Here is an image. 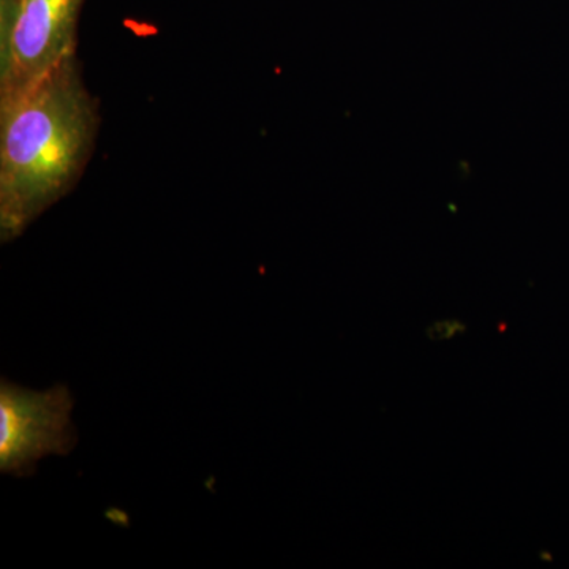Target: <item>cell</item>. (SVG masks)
Here are the masks:
<instances>
[{
  "mask_svg": "<svg viewBox=\"0 0 569 569\" xmlns=\"http://www.w3.org/2000/svg\"><path fill=\"white\" fill-rule=\"evenodd\" d=\"M99 100L78 56L0 97V241L9 244L80 182L99 137Z\"/></svg>",
  "mask_w": 569,
  "mask_h": 569,
  "instance_id": "obj_1",
  "label": "cell"
},
{
  "mask_svg": "<svg viewBox=\"0 0 569 569\" xmlns=\"http://www.w3.org/2000/svg\"><path fill=\"white\" fill-rule=\"evenodd\" d=\"M10 2L11 0H0V9H3V7L9 6Z\"/></svg>",
  "mask_w": 569,
  "mask_h": 569,
  "instance_id": "obj_5",
  "label": "cell"
},
{
  "mask_svg": "<svg viewBox=\"0 0 569 569\" xmlns=\"http://www.w3.org/2000/svg\"><path fill=\"white\" fill-rule=\"evenodd\" d=\"M86 0H11L0 9V97L24 91L77 56Z\"/></svg>",
  "mask_w": 569,
  "mask_h": 569,
  "instance_id": "obj_2",
  "label": "cell"
},
{
  "mask_svg": "<svg viewBox=\"0 0 569 569\" xmlns=\"http://www.w3.org/2000/svg\"><path fill=\"white\" fill-rule=\"evenodd\" d=\"M467 331V325L460 320H438L427 326V339L432 342H445V340L455 339L456 336L463 335Z\"/></svg>",
  "mask_w": 569,
  "mask_h": 569,
  "instance_id": "obj_4",
  "label": "cell"
},
{
  "mask_svg": "<svg viewBox=\"0 0 569 569\" xmlns=\"http://www.w3.org/2000/svg\"><path fill=\"white\" fill-rule=\"evenodd\" d=\"M73 397L69 388L32 391L0 381V471L32 477L40 459L69 456L78 443L71 425Z\"/></svg>",
  "mask_w": 569,
  "mask_h": 569,
  "instance_id": "obj_3",
  "label": "cell"
}]
</instances>
